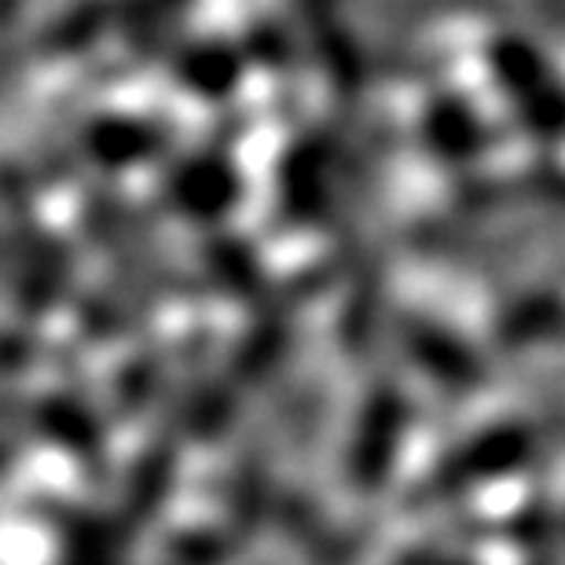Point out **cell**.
<instances>
[{
  "mask_svg": "<svg viewBox=\"0 0 565 565\" xmlns=\"http://www.w3.org/2000/svg\"><path fill=\"white\" fill-rule=\"evenodd\" d=\"M282 353H287V323L262 320L250 334H246L239 356L217 375V386H210L202 393V401L195 404L199 434L202 437L221 434V429L232 423L235 404H243L257 386H262L265 375H273V371L282 364Z\"/></svg>",
  "mask_w": 565,
  "mask_h": 565,
  "instance_id": "cell-1",
  "label": "cell"
},
{
  "mask_svg": "<svg viewBox=\"0 0 565 565\" xmlns=\"http://www.w3.org/2000/svg\"><path fill=\"white\" fill-rule=\"evenodd\" d=\"M404 426H408V404H404L397 386H379L364 401L353 440H349L345 473L360 492H375L386 484L393 459L401 451Z\"/></svg>",
  "mask_w": 565,
  "mask_h": 565,
  "instance_id": "cell-2",
  "label": "cell"
},
{
  "mask_svg": "<svg viewBox=\"0 0 565 565\" xmlns=\"http://www.w3.org/2000/svg\"><path fill=\"white\" fill-rule=\"evenodd\" d=\"M235 199H239V173L221 151L188 158L166 180L169 210L188 221H217L235 206Z\"/></svg>",
  "mask_w": 565,
  "mask_h": 565,
  "instance_id": "cell-3",
  "label": "cell"
},
{
  "mask_svg": "<svg viewBox=\"0 0 565 565\" xmlns=\"http://www.w3.org/2000/svg\"><path fill=\"white\" fill-rule=\"evenodd\" d=\"M334 143L327 137H305L287 151L279 166V202L294 224H312L331 202Z\"/></svg>",
  "mask_w": 565,
  "mask_h": 565,
  "instance_id": "cell-4",
  "label": "cell"
},
{
  "mask_svg": "<svg viewBox=\"0 0 565 565\" xmlns=\"http://www.w3.org/2000/svg\"><path fill=\"white\" fill-rule=\"evenodd\" d=\"M77 147L99 169H132L162 154L166 129L132 115H99L82 129Z\"/></svg>",
  "mask_w": 565,
  "mask_h": 565,
  "instance_id": "cell-5",
  "label": "cell"
},
{
  "mask_svg": "<svg viewBox=\"0 0 565 565\" xmlns=\"http://www.w3.org/2000/svg\"><path fill=\"white\" fill-rule=\"evenodd\" d=\"M177 82L202 99L228 96L243 77V55L224 41H195L173 60Z\"/></svg>",
  "mask_w": 565,
  "mask_h": 565,
  "instance_id": "cell-6",
  "label": "cell"
},
{
  "mask_svg": "<svg viewBox=\"0 0 565 565\" xmlns=\"http://www.w3.org/2000/svg\"><path fill=\"white\" fill-rule=\"evenodd\" d=\"M33 415H38V426L44 429V437H52L55 445L66 448L77 459H99L104 451V437H99L96 419L88 415L85 404H77L74 397H44L33 404Z\"/></svg>",
  "mask_w": 565,
  "mask_h": 565,
  "instance_id": "cell-7",
  "label": "cell"
},
{
  "mask_svg": "<svg viewBox=\"0 0 565 565\" xmlns=\"http://www.w3.org/2000/svg\"><path fill=\"white\" fill-rule=\"evenodd\" d=\"M404 345H408L415 364H423L429 375L448 379V382H459L470 375V364H467V356H462V349L456 345V338L440 334L429 320L404 323Z\"/></svg>",
  "mask_w": 565,
  "mask_h": 565,
  "instance_id": "cell-8",
  "label": "cell"
},
{
  "mask_svg": "<svg viewBox=\"0 0 565 565\" xmlns=\"http://www.w3.org/2000/svg\"><path fill=\"white\" fill-rule=\"evenodd\" d=\"M316 49L323 55L327 74L342 85V93H360L364 85V60H360V49L353 38L342 26H331V22H316Z\"/></svg>",
  "mask_w": 565,
  "mask_h": 565,
  "instance_id": "cell-9",
  "label": "cell"
},
{
  "mask_svg": "<svg viewBox=\"0 0 565 565\" xmlns=\"http://www.w3.org/2000/svg\"><path fill=\"white\" fill-rule=\"evenodd\" d=\"M213 273L221 276L224 287L246 294L257 287V257L246 243H217L213 246Z\"/></svg>",
  "mask_w": 565,
  "mask_h": 565,
  "instance_id": "cell-10",
  "label": "cell"
}]
</instances>
